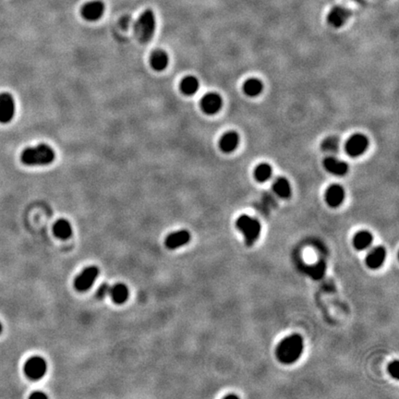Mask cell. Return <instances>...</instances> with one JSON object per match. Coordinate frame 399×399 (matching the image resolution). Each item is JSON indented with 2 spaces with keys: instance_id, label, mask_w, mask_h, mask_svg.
<instances>
[{
  "instance_id": "1",
  "label": "cell",
  "mask_w": 399,
  "mask_h": 399,
  "mask_svg": "<svg viewBox=\"0 0 399 399\" xmlns=\"http://www.w3.org/2000/svg\"><path fill=\"white\" fill-rule=\"evenodd\" d=\"M303 347L304 343L301 335L291 334L278 344L275 349V355L282 364H293L301 358Z\"/></svg>"
},
{
  "instance_id": "2",
  "label": "cell",
  "mask_w": 399,
  "mask_h": 399,
  "mask_svg": "<svg viewBox=\"0 0 399 399\" xmlns=\"http://www.w3.org/2000/svg\"><path fill=\"white\" fill-rule=\"evenodd\" d=\"M56 159V153L47 144H39L34 147H28L20 155V161L26 165H47L52 164Z\"/></svg>"
},
{
  "instance_id": "3",
  "label": "cell",
  "mask_w": 399,
  "mask_h": 399,
  "mask_svg": "<svg viewBox=\"0 0 399 399\" xmlns=\"http://www.w3.org/2000/svg\"><path fill=\"white\" fill-rule=\"evenodd\" d=\"M157 29V19L154 11L148 8L141 14L134 24V33L141 43L150 42Z\"/></svg>"
},
{
  "instance_id": "4",
  "label": "cell",
  "mask_w": 399,
  "mask_h": 399,
  "mask_svg": "<svg viewBox=\"0 0 399 399\" xmlns=\"http://www.w3.org/2000/svg\"><path fill=\"white\" fill-rule=\"evenodd\" d=\"M236 227L242 233L245 242L249 247L257 241L262 230L261 224L257 219L246 215L240 216L237 219Z\"/></svg>"
},
{
  "instance_id": "5",
  "label": "cell",
  "mask_w": 399,
  "mask_h": 399,
  "mask_svg": "<svg viewBox=\"0 0 399 399\" xmlns=\"http://www.w3.org/2000/svg\"><path fill=\"white\" fill-rule=\"evenodd\" d=\"M47 372V363L42 357H33L27 360L24 365V373L29 379L38 381L42 379Z\"/></svg>"
},
{
  "instance_id": "6",
  "label": "cell",
  "mask_w": 399,
  "mask_h": 399,
  "mask_svg": "<svg viewBox=\"0 0 399 399\" xmlns=\"http://www.w3.org/2000/svg\"><path fill=\"white\" fill-rule=\"evenodd\" d=\"M98 275L99 269L97 266H89L77 276L74 281V287L80 292H85L92 288Z\"/></svg>"
},
{
  "instance_id": "7",
  "label": "cell",
  "mask_w": 399,
  "mask_h": 399,
  "mask_svg": "<svg viewBox=\"0 0 399 399\" xmlns=\"http://www.w3.org/2000/svg\"><path fill=\"white\" fill-rule=\"evenodd\" d=\"M368 147L369 139L364 134L357 133L347 140L345 145V150L349 157H358L363 155Z\"/></svg>"
},
{
  "instance_id": "8",
  "label": "cell",
  "mask_w": 399,
  "mask_h": 399,
  "mask_svg": "<svg viewBox=\"0 0 399 399\" xmlns=\"http://www.w3.org/2000/svg\"><path fill=\"white\" fill-rule=\"evenodd\" d=\"M105 11V3L101 0H92L85 3L80 8V15L85 20L96 21L100 20Z\"/></svg>"
},
{
  "instance_id": "9",
  "label": "cell",
  "mask_w": 399,
  "mask_h": 399,
  "mask_svg": "<svg viewBox=\"0 0 399 399\" xmlns=\"http://www.w3.org/2000/svg\"><path fill=\"white\" fill-rule=\"evenodd\" d=\"M15 115V102L8 92L0 93V123L7 124Z\"/></svg>"
},
{
  "instance_id": "10",
  "label": "cell",
  "mask_w": 399,
  "mask_h": 399,
  "mask_svg": "<svg viewBox=\"0 0 399 399\" xmlns=\"http://www.w3.org/2000/svg\"><path fill=\"white\" fill-rule=\"evenodd\" d=\"M223 106V99L216 92H208L201 101V107L207 115H215L220 111Z\"/></svg>"
},
{
  "instance_id": "11",
  "label": "cell",
  "mask_w": 399,
  "mask_h": 399,
  "mask_svg": "<svg viewBox=\"0 0 399 399\" xmlns=\"http://www.w3.org/2000/svg\"><path fill=\"white\" fill-rule=\"evenodd\" d=\"M351 16V12L347 7L335 6L331 9L327 16L328 23L334 28H340L346 24Z\"/></svg>"
},
{
  "instance_id": "12",
  "label": "cell",
  "mask_w": 399,
  "mask_h": 399,
  "mask_svg": "<svg viewBox=\"0 0 399 399\" xmlns=\"http://www.w3.org/2000/svg\"><path fill=\"white\" fill-rule=\"evenodd\" d=\"M345 200V190L338 184L331 185L325 192V202L330 207L340 206Z\"/></svg>"
},
{
  "instance_id": "13",
  "label": "cell",
  "mask_w": 399,
  "mask_h": 399,
  "mask_svg": "<svg viewBox=\"0 0 399 399\" xmlns=\"http://www.w3.org/2000/svg\"><path fill=\"white\" fill-rule=\"evenodd\" d=\"M190 234L187 230H179L171 233L165 239V246L169 249H176L190 242Z\"/></svg>"
},
{
  "instance_id": "14",
  "label": "cell",
  "mask_w": 399,
  "mask_h": 399,
  "mask_svg": "<svg viewBox=\"0 0 399 399\" xmlns=\"http://www.w3.org/2000/svg\"><path fill=\"white\" fill-rule=\"evenodd\" d=\"M323 167L335 176H344L348 172L347 163L334 157H328L323 160Z\"/></svg>"
},
{
  "instance_id": "15",
  "label": "cell",
  "mask_w": 399,
  "mask_h": 399,
  "mask_svg": "<svg viewBox=\"0 0 399 399\" xmlns=\"http://www.w3.org/2000/svg\"><path fill=\"white\" fill-rule=\"evenodd\" d=\"M239 144V136L236 131H228L223 135L219 141V147L226 154L232 153L238 148Z\"/></svg>"
},
{
  "instance_id": "16",
  "label": "cell",
  "mask_w": 399,
  "mask_h": 399,
  "mask_svg": "<svg viewBox=\"0 0 399 399\" xmlns=\"http://www.w3.org/2000/svg\"><path fill=\"white\" fill-rule=\"evenodd\" d=\"M386 250L384 247H376L372 249L366 257V264L369 268L378 269L386 261Z\"/></svg>"
},
{
  "instance_id": "17",
  "label": "cell",
  "mask_w": 399,
  "mask_h": 399,
  "mask_svg": "<svg viewBox=\"0 0 399 399\" xmlns=\"http://www.w3.org/2000/svg\"><path fill=\"white\" fill-rule=\"evenodd\" d=\"M169 63L168 55L164 50L157 49L151 56V65L152 68L157 72H163Z\"/></svg>"
},
{
  "instance_id": "18",
  "label": "cell",
  "mask_w": 399,
  "mask_h": 399,
  "mask_svg": "<svg viewBox=\"0 0 399 399\" xmlns=\"http://www.w3.org/2000/svg\"><path fill=\"white\" fill-rule=\"evenodd\" d=\"M109 295L116 304H123L128 301L129 296H130V291L126 285L122 283H119V284H116V285L112 286Z\"/></svg>"
},
{
  "instance_id": "19",
  "label": "cell",
  "mask_w": 399,
  "mask_h": 399,
  "mask_svg": "<svg viewBox=\"0 0 399 399\" xmlns=\"http://www.w3.org/2000/svg\"><path fill=\"white\" fill-rule=\"evenodd\" d=\"M272 188L275 194L282 199H288L291 196V186L285 177H277L274 181Z\"/></svg>"
},
{
  "instance_id": "20",
  "label": "cell",
  "mask_w": 399,
  "mask_h": 399,
  "mask_svg": "<svg viewBox=\"0 0 399 399\" xmlns=\"http://www.w3.org/2000/svg\"><path fill=\"white\" fill-rule=\"evenodd\" d=\"M263 84L262 80L257 78H249L243 84V92L249 97H256L262 93Z\"/></svg>"
},
{
  "instance_id": "21",
  "label": "cell",
  "mask_w": 399,
  "mask_h": 399,
  "mask_svg": "<svg viewBox=\"0 0 399 399\" xmlns=\"http://www.w3.org/2000/svg\"><path fill=\"white\" fill-rule=\"evenodd\" d=\"M373 237L368 231H360L353 238L354 248L358 250L366 249L372 245Z\"/></svg>"
},
{
  "instance_id": "22",
  "label": "cell",
  "mask_w": 399,
  "mask_h": 399,
  "mask_svg": "<svg viewBox=\"0 0 399 399\" xmlns=\"http://www.w3.org/2000/svg\"><path fill=\"white\" fill-rule=\"evenodd\" d=\"M54 234L61 239H67L72 235V228L71 223L66 219H59L54 225Z\"/></svg>"
},
{
  "instance_id": "23",
  "label": "cell",
  "mask_w": 399,
  "mask_h": 399,
  "mask_svg": "<svg viewBox=\"0 0 399 399\" xmlns=\"http://www.w3.org/2000/svg\"><path fill=\"white\" fill-rule=\"evenodd\" d=\"M200 82L199 80L194 76H187L184 78L180 83V89L184 94L190 96L195 94L199 90Z\"/></svg>"
},
{
  "instance_id": "24",
  "label": "cell",
  "mask_w": 399,
  "mask_h": 399,
  "mask_svg": "<svg viewBox=\"0 0 399 399\" xmlns=\"http://www.w3.org/2000/svg\"><path fill=\"white\" fill-rule=\"evenodd\" d=\"M272 174H273L272 166L266 163H262L257 165L254 170V177L256 180L259 182H266L270 179V177H272Z\"/></svg>"
},
{
  "instance_id": "25",
  "label": "cell",
  "mask_w": 399,
  "mask_h": 399,
  "mask_svg": "<svg viewBox=\"0 0 399 399\" xmlns=\"http://www.w3.org/2000/svg\"><path fill=\"white\" fill-rule=\"evenodd\" d=\"M321 149L330 154L336 153L339 149V140L334 136H330L324 139L321 144Z\"/></svg>"
},
{
  "instance_id": "26",
  "label": "cell",
  "mask_w": 399,
  "mask_h": 399,
  "mask_svg": "<svg viewBox=\"0 0 399 399\" xmlns=\"http://www.w3.org/2000/svg\"><path fill=\"white\" fill-rule=\"evenodd\" d=\"M110 288L111 286L107 283H104L99 287L97 291H96V297L98 298L99 300H103L105 299L107 295H109L110 292Z\"/></svg>"
},
{
  "instance_id": "27",
  "label": "cell",
  "mask_w": 399,
  "mask_h": 399,
  "mask_svg": "<svg viewBox=\"0 0 399 399\" xmlns=\"http://www.w3.org/2000/svg\"><path fill=\"white\" fill-rule=\"evenodd\" d=\"M388 373L394 379H399V361L398 360H394L388 366Z\"/></svg>"
},
{
  "instance_id": "28",
  "label": "cell",
  "mask_w": 399,
  "mask_h": 399,
  "mask_svg": "<svg viewBox=\"0 0 399 399\" xmlns=\"http://www.w3.org/2000/svg\"><path fill=\"white\" fill-rule=\"evenodd\" d=\"M30 399H47V396H46L45 393L41 392V391H38V392H34L30 396Z\"/></svg>"
},
{
  "instance_id": "29",
  "label": "cell",
  "mask_w": 399,
  "mask_h": 399,
  "mask_svg": "<svg viewBox=\"0 0 399 399\" xmlns=\"http://www.w3.org/2000/svg\"><path fill=\"white\" fill-rule=\"evenodd\" d=\"M226 399H239L235 395H229L226 397Z\"/></svg>"
},
{
  "instance_id": "30",
  "label": "cell",
  "mask_w": 399,
  "mask_h": 399,
  "mask_svg": "<svg viewBox=\"0 0 399 399\" xmlns=\"http://www.w3.org/2000/svg\"><path fill=\"white\" fill-rule=\"evenodd\" d=\"M2 331H3V325H2V323L0 322V334L2 333Z\"/></svg>"
}]
</instances>
